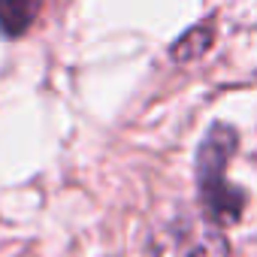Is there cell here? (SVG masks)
I'll list each match as a JSON object with an SVG mask.
<instances>
[{"instance_id":"obj_1","label":"cell","mask_w":257,"mask_h":257,"mask_svg":"<svg viewBox=\"0 0 257 257\" xmlns=\"http://www.w3.org/2000/svg\"><path fill=\"white\" fill-rule=\"evenodd\" d=\"M236 152V131L227 124H215L206 134L200 152H197V188L206 218H212L218 227L239 221L245 197L239 188L230 185L227 167Z\"/></svg>"},{"instance_id":"obj_2","label":"cell","mask_w":257,"mask_h":257,"mask_svg":"<svg viewBox=\"0 0 257 257\" xmlns=\"http://www.w3.org/2000/svg\"><path fill=\"white\" fill-rule=\"evenodd\" d=\"M167 257H227V242L212 218H182L167 233Z\"/></svg>"},{"instance_id":"obj_3","label":"cell","mask_w":257,"mask_h":257,"mask_svg":"<svg viewBox=\"0 0 257 257\" xmlns=\"http://www.w3.org/2000/svg\"><path fill=\"white\" fill-rule=\"evenodd\" d=\"M37 16V0H0V34L22 37Z\"/></svg>"},{"instance_id":"obj_4","label":"cell","mask_w":257,"mask_h":257,"mask_svg":"<svg viewBox=\"0 0 257 257\" xmlns=\"http://www.w3.org/2000/svg\"><path fill=\"white\" fill-rule=\"evenodd\" d=\"M209 43H212V31H191V34H188L176 49H173V55H176V58H182V61H188V58L200 55Z\"/></svg>"}]
</instances>
